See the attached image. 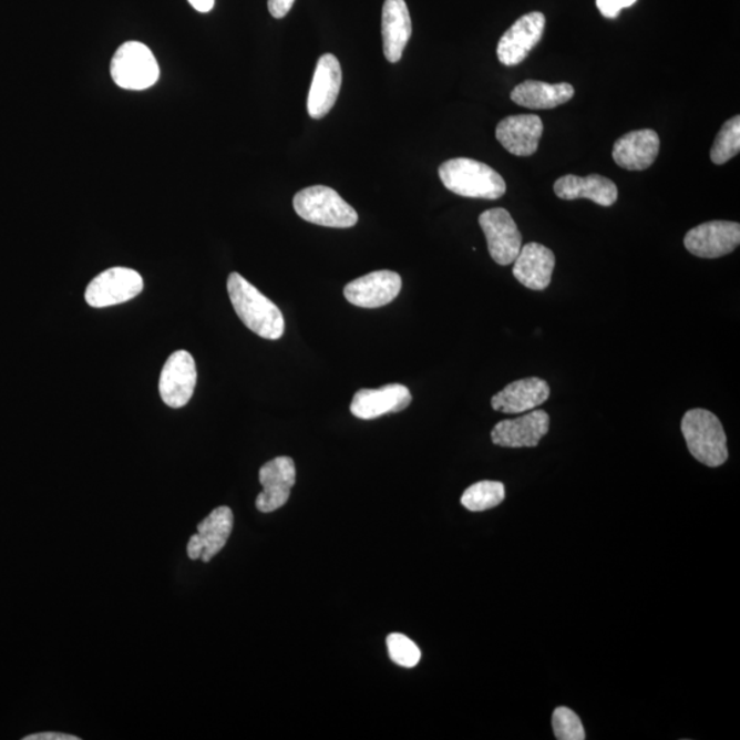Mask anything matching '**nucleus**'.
I'll list each match as a JSON object with an SVG mask.
<instances>
[{
  "label": "nucleus",
  "mask_w": 740,
  "mask_h": 740,
  "mask_svg": "<svg viewBox=\"0 0 740 740\" xmlns=\"http://www.w3.org/2000/svg\"><path fill=\"white\" fill-rule=\"evenodd\" d=\"M230 302L245 326L258 337L277 340L285 335L281 310L239 274H230L227 282Z\"/></svg>",
  "instance_id": "1"
},
{
  "label": "nucleus",
  "mask_w": 740,
  "mask_h": 740,
  "mask_svg": "<svg viewBox=\"0 0 740 740\" xmlns=\"http://www.w3.org/2000/svg\"><path fill=\"white\" fill-rule=\"evenodd\" d=\"M439 177L450 193L495 201L506 193V183L493 167L471 158H454L439 167Z\"/></svg>",
  "instance_id": "2"
},
{
  "label": "nucleus",
  "mask_w": 740,
  "mask_h": 740,
  "mask_svg": "<svg viewBox=\"0 0 740 740\" xmlns=\"http://www.w3.org/2000/svg\"><path fill=\"white\" fill-rule=\"evenodd\" d=\"M681 432L693 459L710 467L726 464L727 436L716 414L705 409L688 410L681 420Z\"/></svg>",
  "instance_id": "3"
},
{
  "label": "nucleus",
  "mask_w": 740,
  "mask_h": 740,
  "mask_svg": "<svg viewBox=\"0 0 740 740\" xmlns=\"http://www.w3.org/2000/svg\"><path fill=\"white\" fill-rule=\"evenodd\" d=\"M294 209L305 222L327 228H351L358 223L354 207L347 204L337 191L326 185L299 191L294 198Z\"/></svg>",
  "instance_id": "4"
},
{
  "label": "nucleus",
  "mask_w": 740,
  "mask_h": 740,
  "mask_svg": "<svg viewBox=\"0 0 740 740\" xmlns=\"http://www.w3.org/2000/svg\"><path fill=\"white\" fill-rule=\"evenodd\" d=\"M110 74L120 89L143 91L157 83L160 66L146 44L126 42L115 51Z\"/></svg>",
  "instance_id": "5"
},
{
  "label": "nucleus",
  "mask_w": 740,
  "mask_h": 740,
  "mask_svg": "<svg viewBox=\"0 0 740 740\" xmlns=\"http://www.w3.org/2000/svg\"><path fill=\"white\" fill-rule=\"evenodd\" d=\"M144 282L136 270L130 268H110L97 275L85 290V300L91 308L129 302L143 291Z\"/></svg>",
  "instance_id": "6"
},
{
  "label": "nucleus",
  "mask_w": 740,
  "mask_h": 740,
  "mask_svg": "<svg viewBox=\"0 0 740 740\" xmlns=\"http://www.w3.org/2000/svg\"><path fill=\"white\" fill-rule=\"evenodd\" d=\"M479 224L487 239L491 258L502 266L516 261L523 247V236L511 213L502 207L490 209L480 214Z\"/></svg>",
  "instance_id": "7"
},
{
  "label": "nucleus",
  "mask_w": 740,
  "mask_h": 740,
  "mask_svg": "<svg viewBox=\"0 0 740 740\" xmlns=\"http://www.w3.org/2000/svg\"><path fill=\"white\" fill-rule=\"evenodd\" d=\"M196 379L194 357L188 351L178 350L167 358L160 378L162 401L173 409L184 408L193 398Z\"/></svg>",
  "instance_id": "8"
},
{
  "label": "nucleus",
  "mask_w": 740,
  "mask_h": 740,
  "mask_svg": "<svg viewBox=\"0 0 740 740\" xmlns=\"http://www.w3.org/2000/svg\"><path fill=\"white\" fill-rule=\"evenodd\" d=\"M740 243V225L731 222H710L688 230L685 247L699 258L715 259L728 256Z\"/></svg>",
  "instance_id": "9"
},
{
  "label": "nucleus",
  "mask_w": 740,
  "mask_h": 740,
  "mask_svg": "<svg viewBox=\"0 0 740 740\" xmlns=\"http://www.w3.org/2000/svg\"><path fill=\"white\" fill-rule=\"evenodd\" d=\"M402 290V277L392 270H376L352 280L345 287V298L363 309H378L389 305Z\"/></svg>",
  "instance_id": "10"
},
{
  "label": "nucleus",
  "mask_w": 740,
  "mask_h": 740,
  "mask_svg": "<svg viewBox=\"0 0 740 740\" xmlns=\"http://www.w3.org/2000/svg\"><path fill=\"white\" fill-rule=\"evenodd\" d=\"M545 27L546 17L537 11L525 14L514 22L503 34L496 49L501 63L505 66L522 63L541 42Z\"/></svg>",
  "instance_id": "11"
},
{
  "label": "nucleus",
  "mask_w": 740,
  "mask_h": 740,
  "mask_svg": "<svg viewBox=\"0 0 740 740\" xmlns=\"http://www.w3.org/2000/svg\"><path fill=\"white\" fill-rule=\"evenodd\" d=\"M234 530V513L228 506H219L198 524V534L191 536L188 557L210 563L223 551Z\"/></svg>",
  "instance_id": "12"
},
{
  "label": "nucleus",
  "mask_w": 740,
  "mask_h": 740,
  "mask_svg": "<svg viewBox=\"0 0 740 740\" xmlns=\"http://www.w3.org/2000/svg\"><path fill=\"white\" fill-rule=\"evenodd\" d=\"M551 430V418L545 410H531L514 420H503L491 432L496 446L507 449L536 448Z\"/></svg>",
  "instance_id": "13"
},
{
  "label": "nucleus",
  "mask_w": 740,
  "mask_h": 740,
  "mask_svg": "<svg viewBox=\"0 0 740 740\" xmlns=\"http://www.w3.org/2000/svg\"><path fill=\"white\" fill-rule=\"evenodd\" d=\"M297 479V470L290 456H277L259 470V483L264 490L257 496L256 506L261 513H271L286 505Z\"/></svg>",
  "instance_id": "14"
},
{
  "label": "nucleus",
  "mask_w": 740,
  "mask_h": 740,
  "mask_svg": "<svg viewBox=\"0 0 740 740\" xmlns=\"http://www.w3.org/2000/svg\"><path fill=\"white\" fill-rule=\"evenodd\" d=\"M342 86V68L338 58L323 54L317 62L314 81L308 97V112L311 119L320 120L331 112Z\"/></svg>",
  "instance_id": "15"
},
{
  "label": "nucleus",
  "mask_w": 740,
  "mask_h": 740,
  "mask_svg": "<svg viewBox=\"0 0 740 740\" xmlns=\"http://www.w3.org/2000/svg\"><path fill=\"white\" fill-rule=\"evenodd\" d=\"M495 135L508 153L517 157H531L539 147L542 119L535 114L511 115L496 126Z\"/></svg>",
  "instance_id": "16"
},
{
  "label": "nucleus",
  "mask_w": 740,
  "mask_h": 740,
  "mask_svg": "<svg viewBox=\"0 0 740 740\" xmlns=\"http://www.w3.org/2000/svg\"><path fill=\"white\" fill-rule=\"evenodd\" d=\"M412 394L407 386L389 384L378 390L357 391L351 402V413L357 419L374 420L389 413L402 412L412 403Z\"/></svg>",
  "instance_id": "17"
},
{
  "label": "nucleus",
  "mask_w": 740,
  "mask_h": 740,
  "mask_svg": "<svg viewBox=\"0 0 740 740\" xmlns=\"http://www.w3.org/2000/svg\"><path fill=\"white\" fill-rule=\"evenodd\" d=\"M551 398L547 381L528 378L513 381L491 399V407L505 414L527 413L545 403Z\"/></svg>",
  "instance_id": "18"
},
{
  "label": "nucleus",
  "mask_w": 740,
  "mask_h": 740,
  "mask_svg": "<svg viewBox=\"0 0 740 740\" xmlns=\"http://www.w3.org/2000/svg\"><path fill=\"white\" fill-rule=\"evenodd\" d=\"M660 153V137L652 130H640L621 136L613 146V160L623 169L646 171Z\"/></svg>",
  "instance_id": "19"
},
{
  "label": "nucleus",
  "mask_w": 740,
  "mask_h": 740,
  "mask_svg": "<svg viewBox=\"0 0 740 740\" xmlns=\"http://www.w3.org/2000/svg\"><path fill=\"white\" fill-rule=\"evenodd\" d=\"M513 264V276L530 290L543 291L551 286L555 268V256L551 248L539 243H528L522 247Z\"/></svg>",
  "instance_id": "20"
},
{
  "label": "nucleus",
  "mask_w": 740,
  "mask_h": 740,
  "mask_svg": "<svg viewBox=\"0 0 740 740\" xmlns=\"http://www.w3.org/2000/svg\"><path fill=\"white\" fill-rule=\"evenodd\" d=\"M554 193L559 199H589L604 207L615 205L618 198L617 185L610 178L600 175L559 177L554 184Z\"/></svg>",
  "instance_id": "21"
},
{
  "label": "nucleus",
  "mask_w": 740,
  "mask_h": 740,
  "mask_svg": "<svg viewBox=\"0 0 740 740\" xmlns=\"http://www.w3.org/2000/svg\"><path fill=\"white\" fill-rule=\"evenodd\" d=\"M381 34H383V50L387 61L397 63L401 61L403 50L412 37V20L404 0H386L383 6V20H381Z\"/></svg>",
  "instance_id": "22"
},
{
  "label": "nucleus",
  "mask_w": 740,
  "mask_h": 740,
  "mask_svg": "<svg viewBox=\"0 0 740 740\" xmlns=\"http://www.w3.org/2000/svg\"><path fill=\"white\" fill-rule=\"evenodd\" d=\"M575 89L568 83L548 84L527 80L512 91V101L518 106L532 110L555 109L569 102Z\"/></svg>",
  "instance_id": "23"
},
{
  "label": "nucleus",
  "mask_w": 740,
  "mask_h": 740,
  "mask_svg": "<svg viewBox=\"0 0 740 740\" xmlns=\"http://www.w3.org/2000/svg\"><path fill=\"white\" fill-rule=\"evenodd\" d=\"M505 496V485L501 482L484 480V482L471 485L462 495L461 503L467 511L484 512L501 505Z\"/></svg>",
  "instance_id": "24"
},
{
  "label": "nucleus",
  "mask_w": 740,
  "mask_h": 740,
  "mask_svg": "<svg viewBox=\"0 0 740 740\" xmlns=\"http://www.w3.org/2000/svg\"><path fill=\"white\" fill-rule=\"evenodd\" d=\"M740 152V117L736 115L728 120L717 133L710 158L713 164L724 165L728 161L737 157Z\"/></svg>",
  "instance_id": "25"
},
{
  "label": "nucleus",
  "mask_w": 740,
  "mask_h": 740,
  "mask_svg": "<svg viewBox=\"0 0 740 740\" xmlns=\"http://www.w3.org/2000/svg\"><path fill=\"white\" fill-rule=\"evenodd\" d=\"M387 649H389L391 661L402 668H414L421 660V651L418 645L402 634L389 635Z\"/></svg>",
  "instance_id": "26"
},
{
  "label": "nucleus",
  "mask_w": 740,
  "mask_h": 740,
  "mask_svg": "<svg viewBox=\"0 0 740 740\" xmlns=\"http://www.w3.org/2000/svg\"><path fill=\"white\" fill-rule=\"evenodd\" d=\"M553 730L558 740H584L586 732L579 716L568 708L555 709L553 715Z\"/></svg>",
  "instance_id": "27"
},
{
  "label": "nucleus",
  "mask_w": 740,
  "mask_h": 740,
  "mask_svg": "<svg viewBox=\"0 0 740 740\" xmlns=\"http://www.w3.org/2000/svg\"><path fill=\"white\" fill-rule=\"evenodd\" d=\"M638 0H597V8L606 19H616L623 9L631 8Z\"/></svg>",
  "instance_id": "28"
},
{
  "label": "nucleus",
  "mask_w": 740,
  "mask_h": 740,
  "mask_svg": "<svg viewBox=\"0 0 740 740\" xmlns=\"http://www.w3.org/2000/svg\"><path fill=\"white\" fill-rule=\"evenodd\" d=\"M295 0H268V9L275 19H285L290 13Z\"/></svg>",
  "instance_id": "29"
},
{
  "label": "nucleus",
  "mask_w": 740,
  "mask_h": 740,
  "mask_svg": "<svg viewBox=\"0 0 740 740\" xmlns=\"http://www.w3.org/2000/svg\"><path fill=\"white\" fill-rule=\"evenodd\" d=\"M80 738L68 736V733H58V732H42L34 733V736H29L24 740H79Z\"/></svg>",
  "instance_id": "30"
},
{
  "label": "nucleus",
  "mask_w": 740,
  "mask_h": 740,
  "mask_svg": "<svg viewBox=\"0 0 740 740\" xmlns=\"http://www.w3.org/2000/svg\"><path fill=\"white\" fill-rule=\"evenodd\" d=\"M214 2L216 0H188V3L199 13H209L214 8Z\"/></svg>",
  "instance_id": "31"
}]
</instances>
